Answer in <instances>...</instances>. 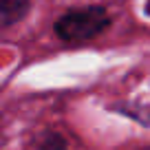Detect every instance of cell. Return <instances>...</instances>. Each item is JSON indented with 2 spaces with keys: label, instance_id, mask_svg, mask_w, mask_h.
Instances as JSON below:
<instances>
[{
  "label": "cell",
  "instance_id": "obj_1",
  "mask_svg": "<svg viewBox=\"0 0 150 150\" xmlns=\"http://www.w3.org/2000/svg\"><path fill=\"white\" fill-rule=\"evenodd\" d=\"M110 24V16L104 7H86V9H75L66 11L62 18L55 22V33L64 42H88L97 38L104 29Z\"/></svg>",
  "mask_w": 150,
  "mask_h": 150
},
{
  "label": "cell",
  "instance_id": "obj_2",
  "mask_svg": "<svg viewBox=\"0 0 150 150\" xmlns=\"http://www.w3.org/2000/svg\"><path fill=\"white\" fill-rule=\"evenodd\" d=\"M31 11V0H0V24L5 29L18 24Z\"/></svg>",
  "mask_w": 150,
  "mask_h": 150
},
{
  "label": "cell",
  "instance_id": "obj_3",
  "mask_svg": "<svg viewBox=\"0 0 150 150\" xmlns=\"http://www.w3.org/2000/svg\"><path fill=\"white\" fill-rule=\"evenodd\" d=\"M38 150H69V146L60 132H47L38 144Z\"/></svg>",
  "mask_w": 150,
  "mask_h": 150
},
{
  "label": "cell",
  "instance_id": "obj_4",
  "mask_svg": "<svg viewBox=\"0 0 150 150\" xmlns=\"http://www.w3.org/2000/svg\"><path fill=\"white\" fill-rule=\"evenodd\" d=\"M146 11H148V13H150V0H148V2H146Z\"/></svg>",
  "mask_w": 150,
  "mask_h": 150
}]
</instances>
